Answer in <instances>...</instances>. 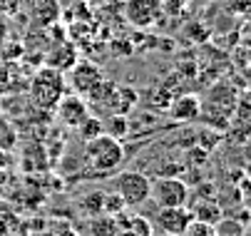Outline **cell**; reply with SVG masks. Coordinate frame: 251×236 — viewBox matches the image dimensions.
Here are the masks:
<instances>
[{"mask_svg": "<svg viewBox=\"0 0 251 236\" xmlns=\"http://www.w3.org/2000/svg\"><path fill=\"white\" fill-rule=\"evenodd\" d=\"M122 162H125V147L112 134L102 132L85 142V164L95 174H100V177L112 174L115 169L122 166Z\"/></svg>", "mask_w": 251, "mask_h": 236, "instance_id": "cell-1", "label": "cell"}, {"mask_svg": "<svg viewBox=\"0 0 251 236\" xmlns=\"http://www.w3.org/2000/svg\"><path fill=\"white\" fill-rule=\"evenodd\" d=\"M117 236H152V224L139 214H117Z\"/></svg>", "mask_w": 251, "mask_h": 236, "instance_id": "cell-12", "label": "cell"}, {"mask_svg": "<svg viewBox=\"0 0 251 236\" xmlns=\"http://www.w3.org/2000/svg\"><path fill=\"white\" fill-rule=\"evenodd\" d=\"M70 85H73L75 94L85 97V99H102L107 94L112 85L104 80L102 70L95 65V62H87V60H77L73 67H70Z\"/></svg>", "mask_w": 251, "mask_h": 236, "instance_id": "cell-3", "label": "cell"}, {"mask_svg": "<svg viewBox=\"0 0 251 236\" xmlns=\"http://www.w3.org/2000/svg\"><path fill=\"white\" fill-rule=\"evenodd\" d=\"M90 236H117V214L95 216L90 221Z\"/></svg>", "mask_w": 251, "mask_h": 236, "instance_id": "cell-14", "label": "cell"}, {"mask_svg": "<svg viewBox=\"0 0 251 236\" xmlns=\"http://www.w3.org/2000/svg\"><path fill=\"white\" fill-rule=\"evenodd\" d=\"M77 129H80V134H82V140L87 142V140H92V137H97V134H102V132H104V124H102V119H97V117H92V115H90V117H87Z\"/></svg>", "mask_w": 251, "mask_h": 236, "instance_id": "cell-16", "label": "cell"}, {"mask_svg": "<svg viewBox=\"0 0 251 236\" xmlns=\"http://www.w3.org/2000/svg\"><path fill=\"white\" fill-rule=\"evenodd\" d=\"M182 236H217V229H214V224H206V221L192 219Z\"/></svg>", "mask_w": 251, "mask_h": 236, "instance_id": "cell-17", "label": "cell"}, {"mask_svg": "<svg viewBox=\"0 0 251 236\" xmlns=\"http://www.w3.org/2000/svg\"><path fill=\"white\" fill-rule=\"evenodd\" d=\"M75 62H77V50H75V45H73V43L60 40V43L50 45V52H48L45 65L55 67V70H60V72H67Z\"/></svg>", "mask_w": 251, "mask_h": 236, "instance_id": "cell-11", "label": "cell"}, {"mask_svg": "<svg viewBox=\"0 0 251 236\" xmlns=\"http://www.w3.org/2000/svg\"><path fill=\"white\" fill-rule=\"evenodd\" d=\"M13 142H15V134H13V129H10L8 119H5L3 115H0V149H8Z\"/></svg>", "mask_w": 251, "mask_h": 236, "instance_id": "cell-18", "label": "cell"}, {"mask_svg": "<svg viewBox=\"0 0 251 236\" xmlns=\"http://www.w3.org/2000/svg\"><path fill=\"white\" fill-rule=\"evenodd\" d=\"M65 90H67L65 72L55 70V67H50V65L38 67V72H35L32 80H30V97L40 110H55V105L65 94Z\"/></svg>", "mask_w": 251, "mask_h": 236, "instance_id": "cell-2", "label": "cell"}, {"mask_svg": "<svg viewBox=\"0 0 251 236\" xmlns=\"http://www.w3.org/2000/svg\"><path fill=\"white\" fill-rule=\"evenodd\" d=\"M184 3H187V0H167V3L162 0V10H167V13H179Z\"/></svg>", "mask_w": 251, "mask_h": 236, "instance_id": "cell-19", "label": "cell"}, {"mask_svg": "<svg viewBox=\"0 0 251 236\" xmlns=\"http://www.w3.org/2000/svg\"><path fill=\"white\" fill-rule=\"evenodd\" d=\"M20 10L35 27H52L60 20V0H20Z\"/></svg>", "mask_w": 251, "mask_h": 236, "instance_id": "cell-7", "label": "cell"}, {"mask_svg": "<svg viewBox=\"0 0 251 236\" xmlns=\"http://www.w3.org/2000/svg\"><path fill=\"white\" fill-rule=\"evenodd\" d=\"M55 236H80V234H77V231H73V229H60Z\"/></svg>", "mask_w": 251, "mask_h": 236, "instance_id": "cell-21", "label": "cell"}, {"mask_svg": "<svg viewBox=\"0 0 251 236\" xmlns=\"http://www.w3.org/2000/svg\"><path fill=\"white\" fill-rule=\"evenodd\" d=\"M55 110H57V117L62 119V124H67L70 129H77L90 117V105L80 94H62V99L55 105Z\"/></svg>", "mask_w": 251, "mask_h": 236, "instance_id": "cell-8", "label": "cell"}, {"mask_svg": "<svg viewBox=\"0 0 251 236\" xmlns=\"http://www.w3.org/2000/svg\"><path fill=\"white\" fill-rule=\"evenodd\" d=\"M169 115L174 122H192L197 117H201V99L197 94H182L172 99L169 105Z\"/></svg>", "mask_w": 251, "mask_h": 236, "instance_id": "cell-10", "label": "cell"}, {"mask_svg": "<svg viewBox=\"0 0 251 236\" xmlns=\"http://www.w3.org/2000/svg\"><path fill=\"white\" fill-rule=\"evenodd\" d=\"M5 30H8V25H5V20H3V18H0V43H3V40H5V35H8Z\"/></svg>", "mask_w": 251, "mask_h": 236, "instance_id": "cell-20", "label": "cell"}, {"mask_svg": "<svg viewBox=\"0 0 251 236\" xmlns=\"http://www.w3.org/2000/svg\"><path fill=\"white\" fill-rule=\"evenodd\" d=\"M187 209L192 212V219H199V221H206V224H217L222 219V209H219L217 201L211 199V194L204 201H194L192 207L187 204Z\"/></svg>", "mask_w": 251, "mask_h": 236, "instance_id": "cell-13", "label": "cell"}, {"mask_svg": "<svg viewBox=\"0 0 251 236\" xmlns=\"http://www.w3.org/2000/svg\"><path fill=\"white\" fill-rule=\"evenodd\" d=\"M162 13V0H125V18L132 27H154Z\"/></svg>", "mask_w": 251, "mask_h": 236, "instance_id": "cell-6", "label": "cell"}, {"mask_svg": "<svg viewBox=\"0 0 251 236\" xmlns=\"http://www.w3.org/2000/svg\"><path fill=\"white\" fill-rule=\"evenodd\" d=\"M214 229H217V236H246V226L244 221L239 219H219L217 224H214Z\"/></svg>", "mask_w": 251, "mask_h": 236, "instance_id": "cell-15", "label": "cell"}, {"mask_svg": "<svg viewBox=\"0 0 251 236\" xmlns=\"http://www.w3.org/2000/svg\"><path fill=\"white\" fill-rule=\"evenodd\" d=\"M87 3H104V0H87Z\"/></svg>", "mask_w": 251, "mask_h": 236, "instance_id": "cell-22", "label": "cell"}, {"mask_svg": "<svg viewBox=\"0 0 251 236\" xmlns=\"http://www.w3.org/2000/svg\"><path fill=\"white\" fill-rule=\"evenodd\" d=\"M150 177L142 172H120L115 177V194L122 199L125 207H142L145 201H150Z\"/></svg>", "mask_w": 251, "mask_h": 236, "instance_id": "cell-4", "label": "cell"}, {"mask_svg": "<svg viewBox=\"0 0 251 236\" xmlns=\"http://www.w3.org/2000/svg\"><path fill=\"white\" fill-rule=\"evenodd\" d=\"M189 221H192V212L187 207H162L154 219L157 229L164 236H182Z\"/></svg>", "mask_w": 251, "mask_h": 236, "instance_id": "cell-9", "label": "cell"}, {"mask_svg": "<svg viewBox=\"0 0 251 236\" xmlns=\"http://www.w3.org/2000/svg\"><path fill=\"white\" fill-rule=\"evenodd\" d=\"M150 199L162 207H187L189 204V187L176 177H159L150 187Z\"/></svg>", "mask_w": 251, "mask_h": 236, "instance_id": "cell-5", "label": "cell"}]
</instances>
